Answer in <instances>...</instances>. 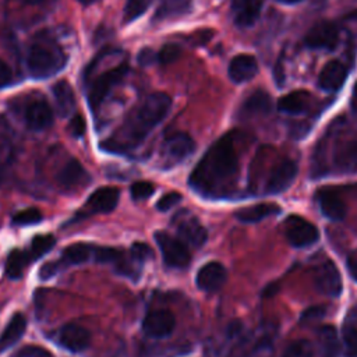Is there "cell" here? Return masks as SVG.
<instances>
[{"label":"cell","mask_w":357,"mask_h":357,"mask_svg":"<svg viewBox=\"0 0 357 357\" xmlns=\"http://www.w3.org/2000/svg\"><path fill=\"white\" fill-rule=\"evenodd\" d=\"M238 173V153L231 134L219 138L202 156L190 176V185L204 197H220L230 191Z\"/></svg>","instance_id":"obj_1"},{"label":"cell","mask_w":357,"mask_h":357,"mask_svg":"<svg viewBox=\"0 0 357 357\" xmlns=\"http://www.w3.org/2000/svg\"><path fill=\"white\" fill-rule=\"evenodd\" d=\"M170 106L172 99L169 95L162 92L148 95L123 126L102 142V148L113 153H127L138 148L148 134L166 117Z\"/></svg>","instance_id":"obj_2"},{"label":"cell","mask_w":357,"mask_h":357,"mask_svg":"<svg viewBox=\"0 0 357 357\" xmlns=\"http://www.w3.org/2000/svg\"><path fill=\"white\" fill-rule=\"evenodd\" d=\"M67 56L64 50L50 39L35 42L28 52V70L35 78H47L64 68Z\"/></svg>","instance_id":"obj_3"},{"label":"cell","mask_w":357,"mask_h":357,"mask_svg":"<svg viewBox=\"0 0 357 357\" xmlns=\"http://www.w3.org/2000/svg\"><path fill=\"white\" fill-rule=\"evenodd\" d=\"M155 241L162 252L163 262L176 269H183L188 266L191 261V254L187 244L181 238H176L166 231H156Z\"/></svg>","instance_id":"obj_4"},{"label":"cell","mask_w":357,"mask_h":357,"mask_svg":"<svg viewBox=\"0 0 357 357\" xmlns=\"http://www.w3.org/2000/svg\"><path fill=\"white\" fill-rule=\"evenodd\" d=\"M195 151L194 139L185 132H173L167 135L162 145V159L165 167H172L187 159Z\"/></svg>","instance_id":"obj_5"},{"label":"cell","mask_w":357,"mask_h":357,"mask_svg":"<svg viewBox=\"0 0 357 357\" xmlns=\"http://www.w3.org/2000/svg\"><path fill=\"white\" fill-rule=\"evenodd\" d=\"M120 199V190L116 187H100L95 190L86 202L82 205V209L75 215L74 220L85 219L93 213H107L112 212Z\"/></svg>","instance_id":"obj_6"},{"label":"cell","mask_w":357,"mask_h":357,"mask_svg":"<svg viewBox=\"0 0 357 357\" xmlns=\"http://www.w3.org/2000/svg\"><path fill=\"white\" fill-rule=\"evenodd\" d=\"M127 73H128V64L121 63L120 66L103 73L102 75L98 77L96 81H93L88 93V102L92 110H96L100 106V103L103 102L106 95L110 92V89L114 85H117Z\"/></svg>","instance_id":"obj_7"},{"label":"cell","mask_w":357,"mask_h":357,"mask_svg":"<svg viewBox=\"0 0 357 357\" xmlns=\"http://www.w3.org/2000/svg\"><path fill=\"white\" fill-rule=\"evenodd\" d=\"M284 233L290 245L296 248L312 245L319 237L318 229L311 222L300 216H291L286 220Z\"/></svg>","instance_id":"obj_8"},{"label":"cell","mask_w":357,"mask_h":357,"mask_svg":"<svg viewBox=\"0 0 357 357\" xmlns=\"http://www.w3.org/2000/svg\"><path fill=\"white\" fill-rule=\"evenodd\" d=\"M314 286L315 289L328 297H339L343 284H342V276L339 269L332 261H326L321 264L314 271Z\"/></svg>","instance_id":"obj_9"},{"label":"cell","mask_w":357,"mask_h":357,"mask_svg":"<svg viewBox=\"0 0 357 357\" xmlns=\"http://www.w3.org/2000/svg\"><path fill=\"white\" fill-rule=\"evenodd\" d=\"M339 28L332 22H319L314 25L304 38L307 47L332 52L339 43Z\"/></svg>","instance_id":"obj_10"},{"label":"cell","mask_w":357,"mask_h":357,"mask_svg":"<svg viewBox=\"0 0 357 357\" xmlns=\"http://www.w3.org/2000/svg\"><path fill=\"white\" fill-rule=\"evenodd\" d=\"M174 225L180 238L185 244H190L194 247H201L205 244L208 238V233H206V229L197 219V216H192L187 212H180L174 218Z\"/></svg>","instance_id":"obj_11"},{"label":"cell","mask_w":357,"mask_h":357,"mask_svg":"<svg viewBox=\"0 0 357 357\" xmlns=\"http://www.w3.org/2000/svg\"><path fill=\"white\" fill-rule=\"evenodd\" d=\"M89 180H91V177H89L88 172L75 159L68 160L56 176V183H57L59 188L64 192L77 191V190L85 187L89 183Z\"/></svg>","instance_id":"obj_12"},{"label":"cell","mask_w":357,"mask_h":357,"mask_svg":"<svg viewBox=\"0 0 357 357\" xmlns=\"http://www.w3.org/2000/svg\"><path fill=\"white\" fill-rule=\"evenodd\" d=\"M176 326L174 315L167 310L151 311L142 321V331L146 336L153 339H162L173 333Z\"/></svg>","instance_id":"obj_13"},{"label":"cell","mask_w":357,"mask_h":357,"mask_svg":"<svg viewBox=\"0 0 357 357\" xmlns=\"http://www.w3.org/2000/svg\"><path fill=\"white\" fill-rule=\"evenodd\" d=\"M297 165L291 159H283L269 173L265 191L268 194H280L286 191L297 176Z\"/></svg>","instance_id":"obj_14"},{"label":"cell","mask_w":357,"mask_h":357,"mask_svg":"<svg viewBox=\"0 0 357 357\" xmlns=\"http://www.w3.org/2000/svg\"><path fill=\"white\" fill-rule=\"evenodd\" d=\"M59 343L71 353H79L88 349L91 343V333L86 328L77 324H66L60 328Z\"/></svg>","instance_id":"obj_15"},{"label":"cell","mask_w":357,"mask_h":357,"mask_svg":"<svg viewBox=\"0 0 357 357\" xmlns=\"http://www.w3.org/2000/svg\"><path fill=\"white\" fill-rule=\"evenodd\" d=\"M227 273L220 262L211 261L199 268L195 276V284L198 289L212 293L219 290L226 282Z\"/></svg>","instance_id":"obj_16"},{"label":"cell","mask_w":357,"mask_h":357,"mask_svg":"<svg viewBox=\"0 0 357 357\" xmlns=\"http://www.w3.org/2000/svg\"><path fill=\"white\" fill-rule=\"evenodd\" d=\"M95 247L93 244H88V243H74L70 244L68 247H66L63 250V254L59 259L54 261L56 266L59 268V271L61 268L70 266V265H79V264H85L91 259H93L95 257Z\"/></svg>","instance_id":"obj_17"},{"label":"cell","mask_w":357,"mask_h":357,"mask_svg":"<svg viewBox=\"0 0 357 357\" xmlns=\"http://www.w3.org/2000/svg\"><path fill=\"white\" fill-rule=\"evenodd\" d=\"M264 0H231L233 18L237 26H251L259 17Z\"/></svg>","instance_id":"obj_18"},{"label":"cell","mask_w":357,"mask_h":357,"mask_svg":"<svg viewBox=\"0 0 357 357\" xmlns=\"http://www.w3.org/2000/svg\"><path fill=\"white\" fill-rule=\"evenodd\" d=\"M227 71L233 82L241 84L254 78V75L258 73V64L251 54H238L231 59Z\"/></svg>","instance_id":"obj_19"},{"label":"cell","mask_w":357,"mask_h":357,"mask_svg":"<svg viewBox=\"0 0 357 357\" xmlns=\"http://www.w3.org/2000/svg\"><path fill=\"white\" fill-rule=\"evenodd\" d=\"M25 123L28 128L33 131L46 130L53 123V112L50 106L43 100L31 103L25 110Z\"/></svg>","instance_id":"obj_20"},{"label":"cell","mask_w":357,"mask_h":357,"mask_svg":"<svg viewBox=\"0 0 357 357\" xmlns=\"http://www.w3.org/2000/svg\"><path fill=\"white\" fill-rule=\"evenodd\" d=\"M346 74H347V71H346L344 64L337 60H332V61L326 63L325 67L322 68L319 78H318V85L324 91H329V92L337 91L344 84Z\"/></svg>","instance_id":"obj_21"},{"label":"cell","mask_w":357,"mask_h":357,"mask_svg":"<svg viewBox=\"0 0 357 357\" xmlns=\"http://www.w3.org/2000/svg\"><path fill=\"white\" fill-rule=\"evenodd\" d=\"M333 166L339 173H353L357 170V141L350 139L336 146Z\"/></svg>","instance_id":"obj_22"},{"label":"cell","mask_w":357,"mask_h":357,"mask_svg":"<svg viewBox=\"0 0 357 357\" xmlns=\"http://www.w3.org/2000/svg\"><path fill=\"white\" fill-rule=\"evenodd\" d=\"M318 205L321 212L329 219V220H342L346 216V204L343 199L335 194L332 190H322L318 192Z\"/></svg>","instance_id":"obj_23"},{"label":"cell","mask_w":357,"mask_h":357,"mask_svg":"<svg viewBox=\"0 0 357 357\" xmlns=\"http://www.w3.org/2000/svg\"><path fill=\"white\" fill-rule=\"evenodd\" d=\"M26 329V318L21 312H15L8 324L6 325L1 336H0V353L13 347L25 333Z\"/></svg>","instance_id":"obj_24"},{"label":"cell","mask_w":357,"mask_h":357,"mask_svg":"<svg viewBox=\"0 0 357 357\" xmlns=\"http://www.w3.org/2000/svg\"><path fill=\"white\" fill-rule=\"evenodd\" d=\"M278 213H280V206L276 204H257L238 209L234 216L243 223H257Z\"/></svg>","instance_id":"obj_25"},{"label":"cell","mask_w":357,"mask_h":357,"mask_svg":"<svg viewBox=\"0 0 357 357\" xmlns=\"http://www.w3.org/2000/svg\"><path fill=\"white\" fill-rule=\"evenodd\" d=\"M310 103V96L307 92L296 91L282 96L278 102V109L287 114H300L307 110Z\"/></svg>","instance_id":"obj_26"},{"label":"cell","mask_w":357,"mask_h":357,"mask_svg":"<svg viewBox=\"0 0 357 357\" xmlns=\"http://www.w3.org/2000/svg\"><path fill=\"white\" fill-rule=\"evenodd\" d=\"M53 95L61 116H68L75 107V95L67 81H59L53 86Z\"/></svg>","instance_id":"obj_27"},{"label":"cell","mask_w":357,"mask_h":357,"mask_svg":"<svg viewBox=\"0 0 357 357\" xmlns=\"http://www.w3.org/2000/svg\"><path fill=\"white\" fill-rule=\"evenodd\" d=\"M32 261L28 250H18L14 248L10 251L7 259H6V276L10 279H20L24 273V269L26 265H29Z\"/></svg>","instance_id":"obj_28"},{"label":"cell","mask_w":357,"mask_h":357,"mask_svg":"<svg viewBox=\"0 0 357 357\" xmlns=\"http://www.w3.org/2000/svg\"><path fill=\"white\" fill-rule=\"evenodd\" d=\"M271 110V96L264 91H255L251 93L241 106L244 116H259L266 114Z\"/></svg>","instance_id":"obj_29"},{"label":"cell","mask_w":357,"mask_h":357,"mask_svg":"<svg viewBox=\"0 0 357 357\" xmlns=\"http://www.w3.org/2000/svg\"><path fill=\"white\" fill-rule=\"evenodd\" d=\"M342 343L346 357H357V321L347 318L342 331Z\"/></svg>","instance_id":"obj_30"},{"label":"cell","mask_w":357,"mask_h":357,"mask_svg":"<svg viewBox=\"0 0 357 357\" xmlns=\"http://www.w3.org/2000/svg\"><path fill=\"white\" fill-rule=\"evenodd\" d=\"M190 0H159L156 18H167L183 14L188 10Z\"/></svg>","instance_id":"obj_31"},{"label":"cell","mask_w":357,"mask_h":357,"mask_svg":"<svg viewBox=\"0 0 357 357\" xmlns=\"http://www.w3.org/2000/svg\"><path fill=\"white\" fill-rule=\"evenodd\" d=\"M56 244V238L52 234H39L35 236L31 241V245L28 248V252L32 258V261L43 257L45 254H47Z\"/></svg>","instance_id":"obj_32"},{"label":"cell","mask_w":357,"mask_h":357,"mask_svg":"<svg viewBox=\"0 0 357 357\" xmlns=\"http://www.w3.org/2000/svg\"><path fill=\"white\" fill-rule=\"evenodd\" d=\"M312 356H314L312 343L305 339L294 340L286 347V350L282 354V357H312Z\"/></svg>","instance_id":"obj_33"},{"label":"cell","mask_w":357,"mask_h":357,"mask_svg":"<svg viewBox=\"0 0 357 357\" xmlns=\"http://www.w3.org/2000/svg\"><path fill=\"white\" fill-rule=\"evenodd\" d=\"M42 222V212L36 208H28L17 212L13 216V223L17 226H31Z\"/></svg>","instance_id":"obj_34"},{"label":"cell","mask_w":357,"mask_h":357,"mask_svg":"<svg viewBox=\"0 0 357 357\" xmlns=\"http://www.w3.org/2000/svg\"><path fill=\"white\" fill-rule=\"evenodd\" d=\"M149 1L151 0H127L124 7V21L131 22L141 17L146 11Z\"/></svg>","instance_id":"obj_35"},{"label":"cell","mask_w":357,"mask_h":357,"mask_svg":"<svg viewBox=\"0 0 357 357\" xmlns=\"http://www.w3.org/2000/svg\"><path fill=\"white\" fill-rule=\"evenodd\" d=\"M319 342L326 354L333 356L336 353V332L332 326H324L319 331Z\"/></svg>","instance_id":"obj_36"},{"label":"cell","mask_w":357,"mask_h":357,"mask_svg":"<svg viewBox=\"0 0 357 357\" xmlns=\"http://www.w3.org/2000/svg\"><path fill=\"white\" fill-rule=\"evenodd\" d=\"M130 192H131L132 199L142 201V199L149 198L155 192V185L151 181H145V180L135 181L131 184Z\"/></svg>","instance_id":"obj_37"},{"label":"cell","mask_w":357,"mask_h":357,"mask_svg":"<svg viewBox=\"0 0 357 357\" xmlns=\"http://www.w3.org/2000/svg\"><path fill=\"white\" fill-rule=\"evenodd\" d=\"M181 54V47L176 43H167L165 45L159 53L156 54V60L160 63V64H169V63H173L174 60H177Z\"/></svg>","instance_id":"obj_38"},{"label":"cell","mask_w":357,"mask_h":357,"mask_svg":"<svg viewBox=\"0 0 357 357\" xmlns=\"http://www.w3.org/2000/svg\"><path fill=\"white\" fill-rule=\"evenodd\" d=\"M10 357H53L50 351H47L45 347L35 346V344H28L17 351H14Z\"/></svg>","instance_id":"obj_39"},{"label":"cell","mask_w":357,"mask_h":357,"mask_svg":"<svg viewBox=\"0 0 357 357\" xmlns=\"http://www.w3.org/2000/svg\"><path fill=\"white\" fill-rule=\"evenodd\" d=\"M128 251L139 265H144V262L152 255V250L145 243H134Z\"/></svg>","instance_id":"obj_40"},{"label":"cell","mask_w":357,"mask_h":357,"mask_svg":"<svg viewBox=\"0 0 357 357\" xmlns=\"http://www.w3.org/2000/svg\"><path fill=\"white\" fill-rule=\"evenodd\" d=\"M181 201V195L178 192H167L165 194L162 198L158 199L156 202V209L160 212H166L169 209H172L173 206H176L178 202Z\"/></svg>","instance_id":"obj_41"},{"label":"cell","mask_w":357,"mask_h":357,"mask_svg":"<svg viewBox=\"0 0 357 357\" xmlns=\"http://www.w3.org/2000/svg\"><path fill=\"white\" fill-rule=\"evenodd\" d=\"M68 130H70V134L75 138H79L84 135L85 132V121L81 116H75L71 119L70 121V126H68Z\"/></svg>","instance_id":"obj_42"},{"label":"cell","mask_w":357,"mask_h":357,"mask_svg":"<svg viewBox=\"0 0 357 357\" xmlns=\"http://www.w3.org/2000/svg\"><path fill=\"white\" fill-rule=\"evenodd\" d=\"M325 315V308H322L321 305H317V307H311L308 310H305L301 315V319L303 321H315V319H319Z\"/></svg>","instance_id":"obj_43"},{"label":"cell","mask_w":357,"mask_h":357,"mask_svg":"<svg viewBox=\"0 0 357 357\" xmlns=\"http://www.w3.org/2000/svg\"><path fill=\"white\" fill-rule=\"evenodd\" d=\"M11 78H13L11 68L7 66V63L0 60V88L8 85L11 82Z\"/></svg>","instance_id":"obj_44"},{"label":"cell","mask_w":357,"mask_h":357,"mask_svg":"<svg viewBox=\"0 0 357 357\" xmlns=\"http://www.w3.org/2000/svg\"><path fill=\"white\" fill-rule=\"evenodd\" d=\"M155 59H156V54H155L151 49H144V50H141L139 54H138V63L142 64V66L151 64Z\"/></svg>","instance_id":"obj_45"},{"label":"cell","mask_w":357,"mask_h":357,"mask_svg":"<svg viewBox=\"0 0 357 357\" xmlns=\"http://www.w3.org/2000/svg\"><path fill=\"white\" fill-rule=\"evenodd\" d=\"M349 272L354 280H357V258L349 261Z\"/></svg>","instance_id":"obj_46"},{"label":"cell","mask_w":357,"mask_h":357,"mask_svg":"<svg viewBox=\"0 0 357 357\" xmlns=\"http://www.w3.org/2000/svg\"><path fill=\"white\" fill-rule=\"evenodd\" d=\"M351 103H353V107L357 109V84L354 85V89H353V96H351Z\"/></svg>","instance_id":"obj_47"},{"label":"cell","mask_w":357,"mask_h":357,"mask_svg":"<svg viewBox=\"0 0 357 357\" xmlns=\"http://www.w3.org/2000/svg\"><path fill=\"white\" fill-rule=\"evenodd\" d=\"M280 3H284V4H296V3H300V1H304V0H278Z\"/></svg>","instance_id":"obj_48"},{"label":"cell","mask_w":357,"mask_h":357,"mask_svg":"<svg viewBox=\"0 0 357 357\" xmlns=\"http://www.w3.org/2000/svg\"><path fill=\"white\" fill-rule=\"evenodd\" d=\"M77 1H79V3L84 4V6H88V4H93V3H96V1H99V0H77Z\"/></svg>","instance_id":"obj_49"},{"label":"cell","mask_w":357,"mask_h":357,"mask_svg":"<svg viewBox=\"0 0 357 357\" xmlns=\"http://www.w3.org/2000/svg\"><path fill=\"white\" fill-rule=\"evenodd\" d=\"M20 1L26 3V4H39V3L43 1V0H20Z\"/></svg>","instance_id":"obj_50"},{"label":"cell","mask_w":357,"mask_h":357,"mask_svg":"<svg viewBox=\"0 0 357 357\" xmlns=\"http://www.w3.org/2000/svg\"><path fill=\"white\" fill-rule=\"evenodd\" d=\"M346 18H347V20H357V10L351 11Z\"/></svg>","instance_id":"obj_51"}]
</instances>
